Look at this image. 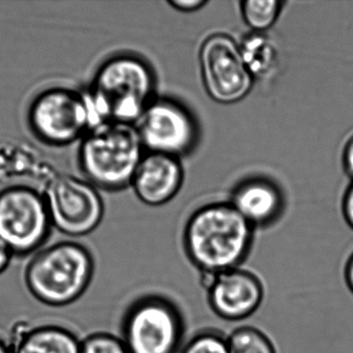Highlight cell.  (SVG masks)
<instances>
[{
    "label": "cell",
    "instance_id": "cell-1",
    "mask_svg": "<svg viewBox=\"0 0 353 353\" xmlns=\"http://www.w3.org/2000/svg\"><path fill=\"white\" fill-rule=\"evenodd\" d=\"M156 76L139 55L117 52L106 57L83 88L92 129L107 123L135 125L156 99ZM90 129V130H92Z\"/></svg>",
    "mask_w": 353,
    "mask_h": 353
},
{
    "label": "cell",
    "instance_id": "cell-2",
    "mask_svg": "<svg viewBox=\"0 0 353 353\" xmlns=\"http://www.w3.org/2000/svg\"><path fill=\"white\" fill-rule=\"evenodd\" d=\"M254 228L231 203L196 210L183 231L185 256L201 276L243 266L251 253Z\"/></svg>",
    "mask_w": 353,
    "mask_h": 353
},
{
    "label": "cell",
    "instance_id": "cell-3",
    "mask_svg": "<svg viewBox=\"0 0 353 353\" xmlns=\"http://www.w3.org/2000/svg\"><path fill=\"white\" fill-rule=\"evenodd\" d=\"M144 152L135 125L107 123L80 140L77 161L83 179L97 189L121 191L131 185Z\"/></svg>",
    "mask_w": 353,
    "mask_h": 353
},
{
    "label": "cell",
    "instance_id": "cell-4",
    "mask_svg": "<svg viewBox=\"0 0 353 353\" xmlns=\"http://www.w3.org/2000/svg\"><path fill=\"white\" fill-rule=\"evenodd\" d=\"M94 260L85 245L76 241L54 243L34 256L24 274L30 294L53 307L71 305L92 281Z\"/></svg>",
    "mask_w": 353,
    "mask_h": 353
},
{
    "label": "cell",
    "instance_id": "cell-5",
    "mask_svg": "<svg viewBox=\"0 0 353 353\" xmlns=\"http://www.w3.org/2000/svg\"><path fill=\"white\" fill-rule=\"evenodd\" d=\"M121 332L130 353H179L185 343V316L169 297L143 295L125 311Z\"/></svg>",
    "mask_w": 353,
    "mask_h": 353
},
{
    "label": "cell",
    "instance_id": "cell-6",
    "mask_svg": "<svg viewBox=\"0 0 353 353\" xmlns=\"http://www.w3.org/2000/svg\"><path fill=\"white\" fill-rule=\"evenodd\" d=\"M28 127L40 141L65 146L81 140L92 129L83 90L55 85L36 94L26 113Z\"/></svg>",
    "mask_w": 353,
    "mask_h": 353
},
{
    "label": "cell",
    "instance_id": "cell-7",
    "mask_svg": "<svg viewBox=\"0 0 353 353\" xmlns=\"http://www.w3.org/2000/svg\"><path fill=\"white\" fill-rule=\"evenodd\" d=\"M52 223L44 194L30 185L0 191V239L14 256L30 255L48 239Z\"/></svg>",
    "mask_w": 353,
    "mask_h": 353
},
{
    "label": "cell",
    "instance_id": "cell-8",
    "mask_svg": "<svg viewBox=\"0 0 353 353\" xmlns=\"http://www.w3.org/2000/svg\"><path fill=\"white\" fill-rule=\"evenodd\" d=\"M44 197L52 227L68 236L90 234L104 218L102 196L85 179L57 175L47 183Z\"/></svg>",
    "mask_w": 353,
    "mask_h": 353
},
{
    "label": "cell",
    "instance_id": "cell-9",
    "mask_svg": "<svg viewBox=\"0 0 353 353\" xmlns=\"http://www.w3.org/2000/svg\"><path fill=\"white\" fill-rule=\"evenodd\" d=\"M199 63L206 92L216 103L234 104L253 88L254 78L243 63L239 45L227 34L205 39L200 47Z\"/></svg>",
    "mask_w": 353,
    "mask_h": 353
},
{
    "label": "cell",
    "instance_id": "cell-10",
    "mask_svg": "<svg viewBox=\"0 0 353 353\" xmlns=\"http://www.w3.org/2000/svg\"><path fill=\"white\" fill-rule=\"evenodd\" d=\"M145 150L179 158L198 141L195 117L177 101L156 98L135 125Z\"/></svg>",
    "mask_w": 353,
    "mask_h": 353
},
{
    "label": "cell",
    "instance_id": "cell-11",
    "mask_svg": "<svg viewBox=\"0 0 353 353\" xmlns=\"http://www.w3.org/2000/svg\"><path fill=\"white\" fill-rule=\"evenodd\" d=\"M210 309L226 321H243L263 303L265 288L256 272L239 266L216 274L201 276Z\"/></svg>",
    "mask_w": 353,
    "mask_h": 353
},
{
    "label": "cell",
    "instance_id": "cell-12",
    "mask_svg": "<svg viewBox=\"0 0 353 353\" xmlns=\"http://www.w3.org/2000/svg\"><path fill=\"white\" fill-rule=\"evenodd\" d=\"M183 169L179 158L148 152L144 154L131 185L140 201L160 206L176 196L183 185Z\"/></svg>",
    "mask_w": 353,
    "mask_h": 353
},
{
    "label": "cell",
    "instance_id": "cell-13",
    "mask_svg": "<svg viewBox=\"0 0 353 353\" xmlns=\"http://www.w3.org/2000/svg\"><path fill=\"white\" fill-rule=\"evenodd\" d=\"M230 203L254 228L274 224L284 208L280 189L262 177H253L239 183Z\"/></svg>",
    "mask_w": 353,
    "mask_h": 353
},
{
    "label": "cell",
    "instance_id": "cell-14",
    "mask_svg": "<svg viewBox=\"0 0 353 353\" xmlns=\"http://www.w3.org/2000/svg\"><path fill=\"white\" fill-rule=\"evenodd\" d=\"M12 347L13 353H80L81 341L63 326L22 328Z\"/></svg>",
    "mask_w": 353,
    "mask_h": 353
},
{
    "label": "cell",
    "instance_id": "cell-15",
    "mask_svg": "<svg viewBox=\"0 0 353 353\" xmlns=\"http://www.w3.org/2000/svg\"><path fill=\"white\" fill-rule=\"evenodd\" d=\"M243 63L252 77L266 80L274 77L280 65L278 47L265 32H253L239 43Z\"/></svg>",
    "mask_w": 353,
    "mask_h": 353
},
{
    "label": "cell",
    "instance_id": "cell-16",
    "mask_svg": "<svg viewBox=\"0 0 353 353\" xmlns=\"http://www.w3.org/2000/svg\"><path fill=\"white\" fill-rule=\"evenodd\" d=\"M229 353H278L268 334L253 325H241L227 336Z\"/></svg>",
    "mask_w": 353,
    "mask_h": 353
},
{
    "label": "cell",
    "instance_id": "cell-17",
    "mask_svg": "<svg viewBox=\"0 0 353 353\" xmlns=\"http://www.w3.org/2000/svg\"><path fill=\"white\" fill-rule=\"evenodd\" d=\"M283 5L279 0H245L241 3V15L253 32H266L276 23Z\"/></svg>",
    "mask_w": 353,
    "mask_h": 353
},
{
    "label": "cell",
    "instance_id": "cell-18",
    "mask_svg": "<svg viewBox=\"0 0 353 353\" xmlns=\"http://www.w3.org/2000/svg\"><path fill=\"white\" fill-rule=\"evenodd\" d=\"M179 353H229L227 336L218 330H201L183 343Z\"/></svg>",
    "mask_w": 353,
    "mask_h": 353
},
{
    "label": "cell",
    "instance_id": "cell-19",
    "mask_svg": "<svg viewBox=\"0 0 353 353\" xmlns=\"http://www.w3.org/2000/svg\"><path fill=\"white\" fill-rule=\"evenodd\" d=\"M80 353H130L123 339L108 332H96L81 341Z\"/></svg>",
    "mask_w": 353,
    "mask_h": 353
},
{
    "label": "cell",
    "instance_id": "cell-20",
    "mask_svg": "<svg viewBox=\"0 0 353 353\" xmlns=\"http://www.w3.org/2000/svg\"><path fill=\"white\" fill-rule=\"evenodd\" d=\"M342 212L345 221L353 230V179L345 192L342 202Z\"/></svg>",
    "mask_w": 353,
    "mask_h": 353
},
{
    "label": "cell",
    "instance_id": "cell-21",
    "mask_svg": "<svg viewBox=\"0 0 353 353\" xmlns=\"http://www.w3.org/2000/svg\"><path fill=\"white\" fill-rule=\"evenodd\" d=\"M169 5L177 11L192 13L201 9L204 6L208 5V3L205 0H172L169 1Z\"/></svg>",
    "mask_w": 353,
    "mask_h": 353
},
{
    "label": "cell",
    "instance_id": "cell-22",
    "mask_svg": "<svg viewBox=\"0 0 353 353\" xmlns=\"http://www.w3.org/2000/svg\"><path fill=\"white\" fill-rule=\"evenodd\" d=\"M343 167L346 174L353 179V133L345 143L343 150Z\"/></svg>",
    "mask_w": 353,
    "mask_h": 353
},
{
    "label": "cell",
    "instance_id": "cell-23",
    "mask_svg": "<svg viewBox=\"0 0 353 353\" xmlns=\"http://www.w3.org/2000/svg\"><path fill=\"white\" fill-rule=\"evenodd\" d=\"M13 257V252L0 239V274H3L9 268Z\"/></svg>",
    "mask_w": 353,
    "mask_h": 353
},
{
    "label": "cell",
    "instance_id": "cell-24",
    "mask_svg": "<svg viewBox=\"0 0 353 353\" xmlns=\"http://www.w3.org/2000/svg\"><path fill=\"white\" fill-rule=\"evenodd\" d=\"M344 281L346 283L347 288L353 294V252L345 262Z\"/></svg>",
    "mask_w": 353,
    "mask_h": 353
},
{
    "label": "cell",
    "instance_id": "cell-25",
    "mask_svg": "<svg viewBox=\"0 0 353 353\" xmlns=\"http://www.w3.org/2000/svg\"><path fill=\"white\" fill-rule=\"evenodd\" d=\"M0 353H13L12 347L1 339H0Z\"/></svg>",
    "mask_w": 353,
    "mask_h": 353
}]
</instances>
